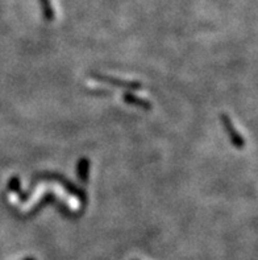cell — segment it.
<instances>
[{
    "mask_svg": "<svg viewBox=\"0 0 258 260\" xmlns=\"http://www.w3.org/2000/svg\"><path fill=\"white\" fill-rule=\"evenodd\" d=\"M41 6H43L44 10V16L48 20H52L54 18L53 8H52V4H50V0H41Z\"/></svg>",
    "mask_w": 258,
    "mask_h": 260,
    "instance_id": "cell-6",
    "label": "cell"
},
{
    "mask_svg": "<svg viewBox=\"0 0 258 260\" xmlns=\"http://www.w3.org/2000/svg\"><path fill=\"white\" fill-rule=\"evenodd\" d=\"M89 173H90V161L87 159H81L77 164V176L81 180L82 184H87L89 182Z\"/></svg>",
    "mask_w": 258,
    "mask_h": 260,
    "instance_id": "cell-4",
    "label": "cell"
},
{
    "mask_svg": "<svg viewBox=\"0 0 258 260\" xmlns=\"http://www.w3.org/2000/svg\"><path fill=\"white\" fill-rule=\"evenodd\" d=\"M221 121H223L224 129H225L226 134L229 135L230 143H232L236 148H238V150H242L245 146V140L244 138L241 136L240 132L234 128L233 123H232V120L229 119V116L226 114H221Z\"/></svg>",
    "mask_w": 258,
    "mask_h": 260,
    "instance_id": "cell-3",
    "label": "cell"
},
{
    "mask_svg": "<svg viewBox=\"0 0 258 260\" xmlns=\"http://www.w3.org/2000/svg\"><path fill=\"white\" fill-rule=\"evenodd\" d=\"M10 190L14 193H20V180L19 177H12V180L10 181V185H8Z\"/></svg>",
    "mask_w": 258,
    "mask_h": 260,
    "instance_id": "cell-7",
    "label": "cell"
},
{
    "mask_svg": "<svg viewBox=\"0 0 258 260\" xmlns=\"http://www.w3.org/2000/svg\"><path fill=\"white\" fill-rule=\"evenodd\" d=\"M91 77L96 81H99L102 83H107V85L116 86V87H123V89L129 90H140L142 89V86L140 82H132V81H124V79L113 78V77H108V75L98 74V73H92Z\"/></svg>",
    "mask_w": 258,
    "mask_h": 260,
    "instance_id": "cell-2",
    "label": "cell"
},
{
    "mask_svg": "<svg viewBox=\"0 0 258 260\" xmlns=\"http://www.w3.org/2000/svg\"><path fill=\"white\" fill-rule=\"evenodd\" d=\"M124 100H125L128 104H133V106L141 107V108H144V110H152V104H150L149 100L144 99V98H138V96H136L135 94L125 93L124 94Z\"/></svg>",
    "mask_w": 258,
    "mask_h": 260,
    "instance_id": "cell-5",
    "label": "cell"
},
{
    "mask_svg": "<svg viewBox=\"0 0 258 260\" xmlns=\"http://www.w3.org/2000/svg\"><path fill=\"white\" fill-rule=\"evenodd\" d=\"M43 181H56L58 182L62 188L68 193L73 194L75 198H78V201H81L82 205L86 206V203H87V194L82 189H79L78 186L73 184L71 181H69L68 178H65L62 175H58V173H53V172H44V173H39L37 176H35L31 182V190L28 193H18L19 194V200L20 202H25V201H28L29 196L32 194L33 190H35V186L36 184H40V182Z\"/></svg>",
    "mask_w": 258,
    "mask_h": 260,
    "instance_id": "cell-1",
    "label": "cell"
}]
</instances>
